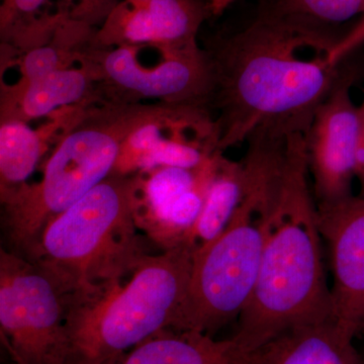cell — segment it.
Segmentation results:
<instances>
[{"label":"cell","mask_w":364,"mask_h":364,"mask_svg":"<svg viewBox=\"0 0 364 364\" xmlns=\"http://www.w3.org/2000/svg\"><path fill=\"white\" fill-rule=\"evenodd\" d=\"M336 42L318 26L264 9L241 32L205 46L220 152L260 131L306 136L318 107L349 75L327 54L305 58L301 51L330 52Z\"/></svg>","instance_id":"1"},{"label":"cell","mask_w":364,"mask_h":364,"mask_svg":"<svg viewBox=\"0 0 364 364\" xmlns=\"http://www.w3.org/2000/svg\"><path fill=\"white\" fill-rule=\"evenodd\" d=\"M309 174L305 136H289L257 280L232 337L246 353L294 328L331 318Z\"/></svg>","instance_id":"2"},{"label":"cell","mask_w":364,"mask_h":364,"mask_svg":"<svg viewBox=\"0 0 364 364\" xmlns=\"http://www.w3.org/2000/svg\"><path fill=\"white\" fill-rule=\"evenodd\" d=\"M165 105L87 107L55 144L42 178L0 198L9 250L33 259L48 225L114 173L124 141Z\"/></svg>","instance_id":"3"},{"label":"cell","mask_w":364,"mask_h":364,"mask_svg":"<svg viewBox=\"0 0 364 364\" xmlns=\"http://www.w3.org/2000/svg\"><path fill=\"white\" fill-rule=\"evenodd\" d=\"M188 242L149 254L128 277L77 291L66 322L68 364H104L173 325L188 291Z\"/></svg>","instance_id":"4"},{"label":"cell","mask_w":364,"mask_h":364,"mask_svg":"<svg viewBox=\"0 0 364 364\" xmlns=\"http://www.w3.org/2000/svg\"><path fill=\"white\" fill-rule=\"evenodd\" d=\"M140 176L112 174L46 228L32 260L90 291L130 275L150 253L139 234Z\"/></svg>","instance_id":"5"},{"label":"cell","mask_w":364,"mask_h":364,"mask_svg":"<svg viewBox=\"0 0 364 364\" xmlns=\"http://www.w3.org/2000/svg\"><path fill=\"white\" fill-rule=\"evenodd\" d=\"M270 213L264 196L246 189L224 231L196 247L188 291L171 329L214 336L239 318L257 280Z\"/></svg>","instance_id":"6"},{"label":"cell","mask_w":364,"mask_h":364,"mask_svg":"<svg viewBox=\"0 0 364 364\" xmlns=\"http://www.w3.org/2000/svg\"><path fill=\"white\" fill-rule=\"evenodd\" d=\"M82 62L97 76L100 105L150 102L210 109L212 69L198 43L104 47L92 37L81 51Z\"/></svg>","instance_id":"7"},{"label":"cell","mask_w":364,"mask_h":364,"mask_svg":"<svg viewBox=\"0 0 364 364\" xmlns=\"http://www.w3.org/2000/svg\"><path fill=\"white\" fill-rule=\"evenodd\" d=\"M78 289L43 260L0 251V331L14 364H68L66 322Z\"/></svg>","instance_id":"8"},{"label":"cell","mask_w":364,"mask_h":364,"mask_svg":"<svg viewBox=\"0 0 364 364\" xmlns=\"http://www.w3.org/2000/svg\"><path fill=\"white\" fill-rule=\"evenodd\" d=\"M219 151V132L207 107L166 105L124 141L114 174L157 167L193 169Z\"/></svg>","instance_id":"9"},{"label":"cell","mask_w":364,"mask_h":364,"mask_svg":"<svg viewBox=\"0 0 364 364\" xmlns=\"http://www.w3.org/2000/svg\"><path fill=\"white\" fill-rule=\"evenodd\" d=\"M317 221L331 253V320L355 339L364 332V198L317 203Z\"/></svg>","instance_id":"10"},{"label":"cell","mask_w":364,"mask_h":364,"mask_svg":"<svg viewBox=\"0 0 364 364\" xmlns=\"http://www.w3.org/2000/svg\"><path fill=\"white\" fill-rule=\"evenodd\" d=\"M347 76L318 107L306 136L309 171L318 203L351 196L360 133V107L350 97Z\"/></svg>","instance_id":"11"},{"label":"cell","mask_w":364,"mask_h":364,"mask_svg":"<svg viewBox=\"0 0 364 364\" xmlns=\"http://www.w3.org/2000/svg\"><path fill=\"white\" fill-rule=\"evenodd\" d=\"M210 16L208 0H119L93 41L104 47L196 44Z\"/></svg>","instance_id":"12"},{"label":"cell","mask_w":364,"mask_h":364,"mask_svg":"<svg viewBox=\"0 0 364 364\" xmlns=\"http://www.w3.org/2000/svg\"><path fill=\"white\" fill-rule=\"evenodd\" d=\"M95 105H100L97 78L82 62L23 85L1 82L0 121L30 123L66 107Z\"/></svg>","instance_id":"13"},{"label":"cell","mask_w":364,"mask_h":364,"mask_svg":"<svg viewBox=\"0 0 364 364\" xmlns=\"http://www.w3.org/2000/svg\"><path fill=\"white\" fill-rule=\"evenodd\" d=\"M85 109H60L38 129L26 122H0V198L28 183L50 144L58 143Z\"/></svg>","instance_id":"14"},{"label":"cell","mask_w":364,"mask_h":364,"mask_svg":"<svg viewBox=\"0 0 364 364\" xmlns=\"http://www.w3.org/2000/svg\"><path fill=\"white\" fill-rule=\"evenodd\" d=\"M353 341L328 318L282 333L251 352L248 364H364Z\"/></svg>","instance_id":"15"},{"label":"cell","mask_w":364,"mask_h":364,"mask_svg":"<svg viewBox=\"0 0 364 364\" xmlns=\"http://www.w3.org/2000/svg\"><path fill=\"white\" fill-rule=\"evenodd\" d=\"M249 353L233 338L215 340L196 331L162 330L104 364H248Z\"/></svg>","instance_id":"16"},{"label":"cell","mask_w":364,"mask_h":364,"mask_svg":"<svg viewBox=\"0 0 364 364\" xmlns=\"http://www.w3.org/2000/svg\"><path fill=\"white\" fill-rule=\"evenodd\" d=\"M245 193V173L241 161L220 155L214 178L210 182L202 213L186 242L200 246L214 240L224 231ZM183 241V242H184Z\"/></svg>","instance_id":"17"},{"label":"cell","mask_w":364,"mask_h":364,"mask_svg":"<svg viewBox=\"0 0 364 364\" xmlns=\"http://www.w3.org/2000/svg\"><path fill=\"white\" fill-rule=\"evenodd\" d=\"M48 0H1V46L23 52L50 40L63 13L39 16Z\"/></svg>","instance_id":"18"},{"label":"cell","mask_w":364,"mask_h":364,"mask_svg":"<svg viewBox=\"0 0 364 364\" xmlns=\"http://www.w3.org/2000/svg\"><path fill=\"white\" fill-rule=\"evenodd\" d=\"M265 11L318 26L342 23L363 14L364 0H275Z\"/></svg>","instance_id":"19"},{"label":"cell","mask_w":364,"mask_h":364,"mask_svg":"<svg viewBox=\"0 0 364 364\" xmlns=\"http://www.w3.org/2000/svg\"><path fill=\"white\" fill-rule=\"evenodd\" d=\"M119 0H62V7L69 13V18L95 26L104 23ZM100 23V25H102Z\"/></svg>","instance_id":"20"},{"label":"cell","mask_w":364,"mask_h":364,"mask_svg":"<svg viewBox=\"0 0 364 364\" xmlns=\"http://www.w3.org/2000/svg\"><path fill=\"white\" fill-rule=\"evenodd\" d=\"M364 44V13L360 20L346 35L337 40L327 55L328 63L333 66L340 65L347 56Z\"/></svg>","instance_id":"21"},{"label":"cell","mask_w":364,"mask_h":364,"mask_svg":"<svg viewBox=\"0 0 364 364\" xmlns=\"http://www.w3.org/2000/svg\"><path fill=\"white\" fill-rule=\"evenodd\" d=\"M359 107H360L361 114L360 133H359L358 149H356L354 176L360 186V193L358 196L364 198V102Z\"/></svg>","instance_id":"22"},{"label":"cell","mask_w":364,"mask_h":364,"mask_svg":"<svg viewBox=\"0 0 364 364\" xmlns=\"http://www.w3.org/2000/svg\"><path fill=\"white\" fill-rule=\"evenodd\" d=\"M236 0H208L212 16H221L225 11Z\"/></svg>","instance_id":"23"}]
</instances>
